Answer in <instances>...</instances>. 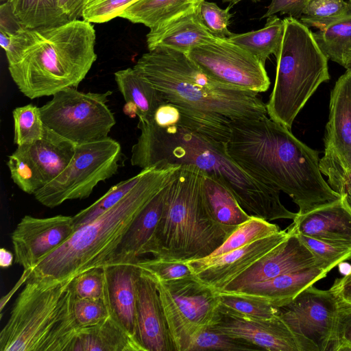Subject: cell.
Returning <instances> with one entry per match:
<instances>
[{"instance_id":"1","label":"cell","mask_w":351,"mask_h":351,"mask_svg":"<svg viewBox=\"0 0 351 351\" xmlns=\"http://www.w3.org/2000/svg\"><path fill=\"white\" fill-rule=\"evenodd\" d=\"M228 155L260 182L287 193L304 214L341 197L324 179L319 152L263 116L231 120Z\"/></svg>"},{"instance_id":"2","label":"cell","mask_w":351,"mask_h":351,"mask_svg":"<svg viewBox=\"0 0 351 351\" xmlns=\"http://www.w3.org/2000/svg\"><path fill=\"white\" fill-rule=\"evenodd\" d=\"M140 135L132 147V165L142 169L171 164L192 165L221 181L242 208L267 221L293 220L297 213L289 210L280 192L254 179L228 154L226 143L177 126L159 127L138 119Z\"/></svg>"},{"instance_id":"3","label":"cell","mask_w":351,"mask_h":351,"mask_svg":"<svg viewBox=\"0 0 351 351\" xmlns=\"http://www.w3.org/2000/svg\"><path fill=\"white\" fill-rule=\"evenodd\" d=\"M91 23L74 20L59 25L0 32L10 76L19 90L33 99L77 87L97 59Z\"/></svg>"},{"instance_id":"4","label":"cell","mask_w":351,"mask_h":351,"mask_svg":"<svg viewBox=\"0 0 351 351\" xmlns=\"http://www.w3.org/2000/svg\"><path fill=\"white\" fill-rule=\"evenodd\" d=\"M180 167L167 164L144 169L141 180L121 200L77 228L64 243L28 270L27 278L62 280L104 267L137 215L169 184Z\"/></svg>"},{"instance_id":"5","label":"cell","mask_w":351,"mask_h":351,"mask_svg":"<svg viewBox=\"0 0 351 351\" xmlns=\"http://www.w3.org/2000/svg\"><path fill=\"white\" fill-rule=\"evenodd\" d=\"M133 68L167 102L230 120L267 115L266 104L258 93L215 81L185 53L169 49L149 51Z\"/></svg>"},{"instance_id":"6","label":"cell","mask_w":351,"mask_h":351,"mask_svg":"<svg viewBox=\"0 0 351 351\" xmlns=\"http://www.w3.org/2000/svg\"><path fill=\"white\" fill-rule=\"evenodd\" d=\"M202 171L183 165L166 186L162 213L146 254L185 262L209 256L237 228L221 226L207 215L201 197Z\"/></svg>"},{"instance_id":"7","label":"cell","mask_w":351,"mask_h":351,"mask_svg":"<svg viewBox=\"0 0 351 351\" xmlns=\"http://www.w3.org/2000/svg\"><path fill=\"white\" fill-rule=\"evenodd\" d=\"M72 280L28 278L1 331V351H71L79 330Z\"/></svg>"},{"instance_id":"8","label":"cell","mask_w":351,"mask_h":351,"mask_svg":"<svg viewBox=\"0 0 351 351\" xmlns=\"http://www.w3.org/2000/svg\"><path fill=\"white\" fill-rule=\"evenodd\" d=\"M283 21V38L276 57V80L266 108L270 119L291 130L306 101L330 76L328 59L309 28L291 16Z\"/></svg>"},{"instance_id":"9","label":"cell","mask_w":351,"mask_h":351,"mask_svg":"<svg viewBox=\"0 0 351 351\" xmlns=\"http://www.w3.org/2000/svg\"><path fill=\"white\" fill-rule=\"evenodd\" d=\"M121 155L119 143L108 136L76 144L75 154L66 168L34 195L38 202L51 208L67 200L85 199L100 182L117 172Z\"/></svg>"},{"instance_id":"10","label":"cell","mask_w":351,"mask_h":351,"mask_svg":"<svg viewBox=\"0 0 351 351\" xmlns=\"http://www.w3.org/2000/svg\"><path fill=\"white\" fill-rule=\"evenodd\" d=\"M149 276L158 291L175 351H187L199 332L219 321V294L195 276L169 281Z\"/></svg>"},{"instance_id":"11","label":"cell","mask_w":351,"mask_h":351,"mask_svg":"<svg viewBox=\"0 0 351 351\" xmlns=\"http://www.w3.org/2000/svg\"><path fill=\"white\" fill-rule=\"evenodd\" d=\"M110 90L84 93L66 88L39 107L45 127L75 144L108 137L116 123L107 105Z\"/></svg>"},{"instance_id":"12","label":"cell","mask_w":351,"mask_h":351,"mask_svg":"<svg viewBox=\"0 0 351 351\" xmlns=\"http://www.w3.org/2000/svg\"><path fill=\"white\" fill-rule=\"evenodd\" d=\"M278 308V316L293 333L299 351H328L332 344L339 303L330 291L313 285Z\"/></svg>"},{"instance_id":"13","label":"cell","mask_w":351,"mask_h":351,"mask_svg":"<svg viewBox=\"0 0 351 351\" xmlns=\"http://www.w3.org/2000/svg\"><path fill=\"white\" fill-rule=\"evenodd\" d=\"M186 54L205 74L221 84L256 93L265 92L270 86L265 65L227 39L217 38Z\"/></svg>"},{"instance_id":"14","label":"cell","mask_w":351,"mask_h":351,"mask_svg":"<svg viewBox=\"0 0 351 351\" xmlns=\"http://www.w3.org/2000/svg\"><path fill=\"white\" fill-rule=\"evenodd\" d=\"M324 141L320 171L330 186L342 195L351 176V69L339 77L331 90Z\"/></svg>"},{"instance_id":"15","label":"cell","mask_w":351,"mask_h":351,"mask_svg":"<svg viewBox=\"0 0 351 351\" xmlns=\"http://www.w3.org/2000/svg\"><path fill=\"white\" fill-rule=\"evenodd\" d=\"M291 234L285 230L215 256L185 261L193 274L203 283L219 291L286 240Z\"/></svg>"},{"instance_id":"16","label":"cell","mask_w":351,"mask_h":351,"mask_svg":"<svg viewBox=\"0 0 351 351\" xmlns=\"http://www.w3.org/2000/svg\"><path fill=\"white\" fill-rule=\"evenodd\" d=\"M75 231L73 216H24L11 235L15 263L23 266L24 271L31 270Z\"/></svg>"},{"instance_id":"17","label":"cell","mask_w":351,"mask_h":351,"mask_svg":"<svg viewBox=\"0 0 351 351\" xmlns=\"http://www.w3.org/2000/svg\"><path fill=\"white\" fill-rule=\"evenodd\" d=\"M288 228L291 234L286 240L239 275L223 289L217 292L239 290L248 285L302 269L317 266L324 268L298 235L289 227Z\"/></svg>"},{"instance_id":"18","label":"cell","mask_w":351,"mask_h":351,"mask_svg":"<svg viewBox=\"0 0 351 351\" xmlns=\"http://www.w3.org/2000/svg\"><path fill=\"white\" fill-rule=\"evenodd\" d=\"M136 293V337L140 344L145 351H175L156 284L139 268Z\"/></svg>"},{"instance_id":"19","label":"cell","mask_w":351,"mask_h":351,"mask_svg":"<svg viewBox=\"0 0 351 351\" xmlns=\"http://www.w3.org/2000/svg\"><path fill=\"white\" fill-rule=\"evenodd\" d=\"M289 227L299 234L351 247V206L345 194L306 213H297Z\"/></svg>"},{"instance_id":"20","label":"cell","mask_w":351,"mask_h":351,"mask_svg":"<svg viewBox=\"0 0 351 351\" xmlns=\"http://www.w3.org/2000/svg\"><path fill=\"white\" fill-rule=\"evenodd\" d=\"M211 329L250 341L269 351H299L295 339L278 316L268 320L239 318L220 313Z\"/></svg>"},{"instance_id":"21","label":"cell","mask_w":351,"mask_h":351,"mask_svg":"<svg viewBox=\"0 0 351 351\" xmlns=\"http://www.w3.org/2000/svg\"><path fill=\"white\" fill-rule=\"evenodd\" d=\"M328 271L320 266L286 273L236 291L217 292L267 302L279 307L291 302L306 288L325 278Z\"/></svg>"},{"instance_id":"22","label":"cell","mask_w":351,"mask_h":351,"mask_svg":"<svg viewBox=\"0 0 351 351\" xmlns=\"http://www.w3.org/2000/svg\"><path fill=\"white\" fill-rule=\"evenodd\" d=\"M103 269L110 314L137 339L136 278L138 268L128 263L108 265Z\"/></svg>"},{"instance_id":"23","label":"cell","mask_w":351,"mask_h":351,"mask_svg":"<svg viewBox=\"0 0 351 351\" xmlns=\"http://www.w3.org/2000/svg\"><path fill=\"white\" fill-rule=\"evenodd\" d=\"M75 147V143L45 127L40 140L16 149L27 160L43 187L69 165Z\"/></svg>"},{"instance_id":"24","label":"cell","mask_w":351,"mask_h":351,"mask_svg":"<svg viewBox=\"0 0 351 351\" xmlns=\"http://www.w3.org/2000/svg\"><path fill=\"white\" fill-rule=\"evenodd\" d=\"M165 190L166 186L137 215L106 265L134 264L141 256L146 254L162 213Z\"/></svg>"},{"instance_id":"25","label":"cell","mask_w":351,"mask_h":351,"mask_svg":"<svg viewBox=\"0 0 351 351\" xmlns=\"http://www.w3.org/2000/svg\"><path fill=\"white\" fill-rule=\"evenodd\" d=\"M197 12L149 29L146 36L149 51L169 49L187 53L195 47L217 40L203 25Z\"/></svg>"},{"instance_id":"26","label":"cell","mask_w":351,"mask_h":351,"mask_svg":"<svg viewBox=\"0 0 351 351\" xmlns=\"http://www.w3.org/2000/svg\"><path fill=\"white\" fill-rule=\"evenodd\" d=\"M149 121L159 127L177 126L226 143L231 133L230 119L212 115L165 101L155 111Z\"/></svg>"},{"instance_id":"27","label":"cell","mask_w":351,"mask_h":351,"mask_svg":"<svg viewBox=\"0 0 351 351\" xmlns=\"http://www.w3.org/2000/svg\"><path fill=\"white\" fill-rule=\"evenodd\" d=\"M71 351H145L110 314L102 322L78 330Z\"/></svg>"},{"instance_id":"28","label":"cell","mask_w":351,"mask_h":351,"mask_svg":"<svg viewBox=\"0 0 351 351\" xmlns=\"http://www.w3.org/2000/svg\"><path fill=\"white\" fill-rule=\"evenodd\" d=\"M201 197L207 215L221 226L236 228L252 216L242 208L231 191L221 181L204 172Z\"/></svg>"},{"instance_id":"29","label":"cell","mask_w":351,"mask_h":351,"mask_svg":"<svg viewBox=\"0 0 351 351\" xmlns=\"http://www.w3.org/2000/svg\"><path fill=\"white\" fill-rule=\"evenodd\" d=\"M114 80L126 104L125 113L138 119H150L166 101L161 93L145 80L132 67L114 73Z\"/></svg>"},{"instance_id":"30","label":"cell","mask_w":351,"mask_h":351,"mask_svg":"<svg viewBox=\"0 0 351 351\" xmlns=\"http://www.w3.org/2000/svg\"><path fill=\"white\" fill-rule=\"evenodd\" d=\"M204 0H137L119 17L149 29L165 25L185 15L198 12Z\"/></svg>"},{"instance_id":"31","label":"cell","mask_w":351,"mask_h":351,"mask_svg":"<svg viewBox=\"0 0 351 351\" xmlns=\"http://www.w3.org/2000/svg\"><path fill=\"white\" fill-rule=\"evenodd\" d=\"M284 29V21L273 15L267 18L263 28L242 34L233 33L227 40L246 50L265 65L270 55L278 56Z\"/></svg>"},{"instance_id":"32","label":"cell","mask_w":351,"mask_h":351,"mask_svg":"<svg viewBox=\"0 0 351 351\" xmlns=\"http://www.w3.org/2000/svg\"><path fill=\"white\" fill-rule=\"evenodd\" d=\"M313 35L328 60L351 69V14Z\"/></svg>"},{"instance_id":"33","label":"cell","mask_w":351,"mask_h":351,"mask_svg":"<svg viewBox=\"0 0 351 351\" xmlns=\"http://www.w3.org/2000/svg\"><path fill=\"white\" fill-rule=\"evenodd\" d=\"M11 10L25 28L36 29L69 22L58 0H8Z\"/></svg>"},{"instance_id":"34","label":"cell","mask_w":351,"mask_h":351,"mask_svg":"<svg viewBox=\"0 0 351 351\" xmlns=\"http://www.w3.org/2000/svg\"><path fill=\"white\" fill-rule=\"evenodd\" d=\"M280 230L277 225L252 215L248 220L239 225L224 242L208 256L212 257L227 253L274 234Z\"/></svg>"},{"instance_id":"35","label":"cell","mask_w":351,"mask_h":351,"mask_svg":"<svg viewBox=\"0 0 351 351\" xmlns=\"http://www.w3.org/2000/svg\"><path fill=\"white\" fill-rule=\"evenodd\" d=\"M145 170L112 186L103 196L88 207L73 216L75 230L95 220L121 200L141 180Z\"/></svg>"},{"instance_id":"36","label":"cell","mask_w":351,"mask_h":351,"mask_svg":"<svg viewBox=\"0 0 351 351\" xmlns=\"http://www.w3.org/2000/svg\"><path fill=\"white\" fill-rule=\"evenodd\" d=\"M219 294V311L221 314L256 320H268L278 317V308L267 302L234 295Z\"/></svg>"},{"instance_id":"37","label":"cell","mask_w":351,"mask_h":351,"mask_svg":"<svg viewBox=\"0 0 351 351\" xmlns=\"http://www.w3.org/2000/svg\"><path fill=\"white\" fill-rule=\"evenodd\" d=\"M351 14V3L344 0H311L300 21L306 27L322 29Z\"/></svg>"},{"instance_id":"38","label":"cell","mask_w":351,"mask_h":351,"mask_svg":"<svg viewBox=\"0 0 351 351\" xmlns=\"http://www.w3.org/2000/svg\"><path fill=\"white\" fill-rule=\"evenodd\" d=\"M12 116L14 143L17 147L32 144L43 138L45 127L39 107L32 104L17 107Z\"/></svg>"},{"instance_id":"39","label":"cell","mask_w":351,"mask_h":351,"mask_svg":"<svg viewBox=\"0 0 351 351\" xmlns=\"http://www.w3.org/2000/svg\"><path fill=\"white\" fill-rule=\"evenodd\" d=\"M261 348L241 338L232 337L210 328L199 332L191 341L187 351H257Z\"/></svg>"},{"instance_id":"40","label":"cell","mask_w":351,"mask_h":351,"mask_svg":"<svg viewBox=\"0 0 351 351\" xmlns=\"http://www.w3.org/2000/svg\"><path fill=\"white\" fill-rule=\"evenodd\" d=\"M73 315L78 329L97 325L110 315L108 301L73 295Z\"/></svg>"},{"instance_id":"41","label":"cell","mask_w":351,"mask_h":351,"mask_svg":"<svg viewBox=\"0 0 351 351\" xmlns=\"http://www.w3.org/2000/svg\"><path fill=\"white\" fill-rule=\"evenodd\" d=\"M297 234L322 266L328 271L351 258L350 247L335 245L307 236Z\"/></svg>"},{"instance_id":"42","label":"cell","mask_w":351,"mask_h":351,"mask_svg":"<svg viewBox=\"0 0 351 351\" xmlns=\"http://www.w3.org/2000/svg\"><path fill=\"white\" fill-rule=\"evenodd\" d=\"M71 287L75 298L107 300L103 267L93 268L74 277Z\"/></svg>"},{"instance_id":"43","label":"cell","mask_w":351,"mask_h":351,"mask_svg":"<svg viewBox=\"0 0 351 351\" xmlns=\"http://www.w3.org/2000/svg\"><path fill=\"white\" fill-rule=\"evenodd\" d=\"M134 265L147 274L164 281L195 276L185 262L170 261L154 257L152 259L139 258Z\"/></svg>"},{"instance_id":"44","label":"cell","mask_w":351,"mask_h":351,"mask_svg":"<svg viewBox=\"0 0 351 351\" xmlns=\"http://www.w3.org/2000/svg\"><path fill=\"white\" fill-rule=\"evenodd\" d=\"M232 5L222 9L217 3L204 0L198 10V16L207 29L214 36L219 38L227 39L232 33L228 26L232 14L230 13Z\"/></svg>"},{"instance_id":"45","label":"cell","mask_w":351,"mask_h":351,"mask_svg":"<svg viewBox=\"0 0 351 351\" xmlns=\"http://www.w3.org/2000/svg\"><path fill=\"white\" fill-rule=\"evenodd\" d=\"M137 0H86L82 18L91 23H106L121 14Z\"/></svg>"},{"instance_id":"46","label":"cell","mask_w":351,"mask_h":351,"mask_svg":"<svg viewBox=\"0 0 351 351\" xmlns=\"http://www.w3.org/2000/svg\"><path fill=\"white\" fill-rule=\"evenodd\" d=\"M329 351H351V305L339 303L336 328Z\"/></svg>"},{"instance_id":"47","label":"cell","mask_w":351,"mask_h":351,"mask_svg":"<svg viewBox=\"0 0 351 351\" xmlns=\"http://www.w3.org/2000/svg\"><path fill=\"white\" fill-rule=\"evenodd\" d=\"M311 0H271L267 8V11L262 18L275 15L288 14L295 19H300L304 10Z\"/></svg>"},{"instance_id":"48","label":"cell","mask_w":351,"mask_h":351,"mask_svg":"<svg viewBox=\"0 0 351 351\" xmlns=\"http://www.w3.org/2000/svg\"><path fill=\"white\" fill-rule=\"evenodd\" d=\"M338 303L351 305V268L341 278H337L330 288Z\"/></svg>"},{"instance_id":"49","label":"cell","mask_w":351,"mask_h":351,"mask_svg":"<svg viewBox=\"0 0 351 351\" xmlns=\"http://www.w3.org/2000/svg\"><path fill=\"white\" fill-rule=\"evenodd\" d=\"M23 27L14 16L8 1L0 5V32L15 34Z\"/></svg>"},{"instance_id":"50","label":"cell","mask_w":351,"mask_h":351,"mask_svg":"<svg viewBox=\"0 0 351 351\" xmlns=\"http://www.w3.org/2000/svg\"><path fill=\"white\" fill-rule=\"evenodd\" d=\"M86 0H58L60 10L66 16L69 21L82 17Z\"/></svg>"},{"instance_id":"51","label":"cell","mask_w":351,"mask_h":351,"mask_svg":"<svg viewBox=\"0 0 351 351\" xmlns=\"http://www.w3.org/2000/svg\"><path fill=\"white\" fill-rule=\"evenodd\" d=\"M14 261L13 254L5 248L0 250V266L7 268L12 265Z\"/></svg>"},{"instance_id":"52","label":"cell","mask_w":351,"mask_h":351,"mask_svg":"<svg viewBox=\"0 0 351 351\" xmlns=\"http://www.w3.org/2000/svg\"><path fill=\"white\" fill-rule=\"evenodd\" d=\"M343 194L346 195L348 202L351 206V176L345 184Z\"/></svg>"},{"instance_id":"53","label":"cell","mask_w":351,"mask_h":351,"mask_svg":"<svg viewBox=\"0 0 351 351\" xmlns=\"http://www.w3.org/2000/svg\"><path fill=\"white\" fill-rule=\"evenodd\" d=\"M221 1L223 2H228L230 3L231 5H234L243 0H221ZM250 1H252L253 2H258V1H260L261 0H250Z\"/></svg>"},{"instance_id":"54","label":"cell","mask_w":351,"mask_h":351,"mask_svg":"<svg viewBox=\"0 0 351 351\" xmlns=\"http://www.w3.org/2000/svg\"><path fill=\"white\" fill-rule=\"evenodd\" d=\"M8 1V0H0L1 3H5V2Z\"/></svg>"},{"instance_id":"55","label":"cell","mask_w":351,"mask_h":351,"mask_svg":"<svg viewBox=\"0 0 351 351\" xmlns=\"http://www.w3.org/2000/svg\"><path fill=\"white\" fill-rule=\"evenodd\" d=\"M349 2L351 3V0H349Z\"/></svg>"},{"instance_id":"56","label":"cell","mask_w":351,"mask_h":351,"mask_svg":"<svg viewBox=\"0 0 351 351\" xmlns=\"http://www.w3.org/2000/svg\"><path fill=\"white\" fill-rule=\"evenodd\" d=\"M86 2V1H85Z\"/></svg>"}]
</instances>
